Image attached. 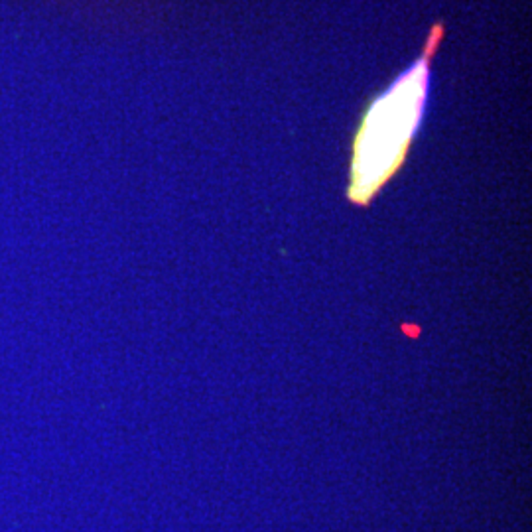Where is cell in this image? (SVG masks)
Segmentation results:
<instances>
[{"instance_id":"6da1fadb","label":"cell","mask_w":532,"mask_h":532,"mask_svg":"<svg viewBox=\"0 0 532 532\" xmlns=\"http://www.w3.org/2000/svg\"><path fill=\"white\" fill-rule=\"evenodd\" d=\"M442 38L435 26L428 39L424 56L395 81L369 106L353 146L349 197L355 204H369L388 178L397 172L424 113L430 83V61Z\"/></svg>"}]
</instances>
